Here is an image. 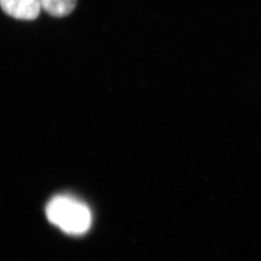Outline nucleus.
Listing matches in <instances>:
<instances>
[{
  "mask_svg": "<svg viewBox=\"0 0 261 261\" xmlns=\"http://www.w3.org/2000/svg\"><path fill=\"white\" fill-rule=\"evenodd\" d=\"M47 219L68 234H84L90 228L92 215L88 206L69 196L54 197L46 208Z\"/></svg>",
  "mask_w": 261,
  "mask_h": 261,
  "instance_id": "obj_1",
  "label": "nucleus"
},
{
  "mask_svg": "<svg viewBox=\"0 0 261 261\" xmlns=\"http://www.w3.org/2000/svg\"><path fill=\"white\" fill-rule=\"evenodd\" d=\"M0 7L10 17L23 20L37 19L42 10L41 0H0Z\"/></svg>",
  "mask_w": 261,
  "mask_h": 261,
  "instance_id": "obj_2",
  "label": "nucleus"
},
{
  "mask_svg": "<svg viewBox=\"0 0 261 261\" xmlns=\"http://www.w3.org/2000/svg\"><path fill=\"white\" fill-rule=\"evenodd\" d=\"M76 2L77 0H41V5L42 9L47 14L56 18H62L73 12Z\"/></svg>",
  "mask_w": 261,
  "mask_h": 261,
  "instance_id": "obj_3",
  "label": "nucleus"
}]
</instances>
